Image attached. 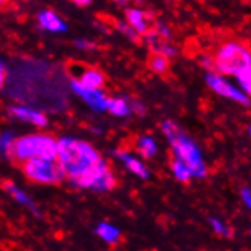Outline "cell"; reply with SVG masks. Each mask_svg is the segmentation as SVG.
Wrapping results in <instances>:
<instances>
[{"label": "cell", "mask_w": 251, "mask_h": 251, "mask_svg": "<svg viewBox=\"0 0 251 251\" xmlns=\"http://www.w3.org/2000/svg\"><path fill=\"white\" fill-rule=\"evenodd\" d=\"M100 161L102 158L99 152L92 145L72 139L58 140V163L64 172V176L72 181L98 166Z\"/></svg>", "instance_id": "6da1fadb"}, {"label": "cell", "mask_w": 251, "mask_h": 251, "mask_svg": "<svg viewBox=\"0 0 251 251\" xmlns=\"http://www.w3.org/2000/svg\"><path fill=\"white\" fill-rule=\"evenodd\" d=\"M31 158L58 161V140L49 134H29L14 140L11 160L17 166Z\"/></svg>", "instance_id": "7a4b0ae2"}, {"label": "cell", "mask_w": 251, "mask_h": 251, "mask_svg": "<svg viewBox=\"0 0 251 251\" xmlns=\"http://www.w3.org/2000/svg\"><path fill=\"white\" fill-rule=\"evenodd\" d=\"M161 129H163V132L172 145L174 157L176 160H180L181 163L190 171L192 175L205 176V166H204V161L201 158V154H200V150L197 148V145L171 121H166L161 124Z\"/></svg>", "instance_id": "3957f363"}, {"label": "cell", "mask_w": 251, "mask_h": 251, "mask_svg": "<svg viewBox=\"0 0 251 251\" xmlns=\"http://www.w3.org/2000/svg\"><path fill=\"white\" fill-rule=\"evenodd\" d=\"M213 69L218 70L221 75H236L238 70L244 66L251 64V56L248 46H244L241 43H226L221 48L213 60Z\"/></svg>", "instance_id": "277c9868"}, {"label": "cell", "mask_w": 251, "mask_h": 251, "mask_svg": "<svg viewBox=\"0 0 251 251\" xmlns=\"http://www.w3.org/2000/svg\"><path fill=\"white\" fill-rule=\"evenodd\" d=\"M22 169L29 180L40 184H58L64 178V172L58 161L31 158L25 161Z\"/></svg>", "instance_id": "5b68a950"}, {"label": "cell", "mask_w": 251, "mask_h": 251, "mask_svg": "<svg viewBox=\"0 0 251 251\" xmlns=\"http://www.w3.org/2000/svg\"><path fill=\"white\" fill-rule=\"evenodd\" d=\"M73 183L79 187H92L96 190H113L117 186L116 176L113 175L104 160L98 166L79 175L78 178L73 180Z\"/></svg>", "instance_id": "8992f818"}, {"label": "cell", "mask_w": 251, "mask_h": 251, "mask_svg": "<svg viewBox=\"0 0 251 251\" xmlns=\"http://www.w3.org/2000/svg\"><path fill=\"white\" fill-rule=\"evenodd\" d=\"M67 73L72 76L73 82H76L87 90H99L105 84V75L96 67H92L84 63L73 61L67 64Z\"/></svg>", "instance_id": "52a82bcc"}, {"label": "cell", "mask_w": 251, "mask_h": 251, "mask_svg": "<svg viewBox=\"0 0 251 251\" xmlns=\"http://www.w3.org/2000/svg\"><path fill=\"white\" fill-rule=\"evenodd\" d=\"M207 84L213 88L218 95L226 96L228 99H233L236 102H241V104H244V105H250L248 96L244 95L242 92H239L238 88L233 87L231 84H228L224 78H221L219 75H215V73L207 75Z\"/></svg>", "instance_id": "ba28073f"}, {"label": "cell", "mask_w": 251, "mask_h": 251, "mask_svg": "<svg viewBox=\"0 0 251 251\" xmlns=\"http://www.w3.org/2000/svg\"><path fill=\"white\" fill-rule=\"evenodd\" d=\"M72 88H73V92H75L81 99H84L93 110H96V111L107 110V98L99 90H87V88H82L76 82H72Z\"/></svg>", "instance_id": "9c48e42d"}, {"label": "cell", "mask_w": 251, "mask_h": 251, "mask_svg": "<svg viewBox=\"0 0 251 251\" xmlns=\"http://www.w3.org/2000/svg\"><path fill=\"white\" fill-rule=\"evenodd\" d=\"M9 111H11V114L19 117V119L31 122V124L37 125V126H46L48 125L46 116L41 114V113H37L34 110H29V108H25V107H11Z\"/></svg>", "instance_id": "30bf717a"}, {"label": "cell", "mask_w": 251, "mask_h": 251, "mask_svg": "<svg viewBox=\"0 0 251 251\" xmlns=\"http://www.w3.org/2000/svg\"><path fill=\"white\" fill-rule=\"evenodd\" d=\"M38 20H40V25L44 29H48V31H52V32H60V31H66V29H67L66 23L52 11L40 12L38 14Z\"/></svg>", "instance_id": "8fae6325"}, {"label": "cell", "mask_w": 251, "mask_h": 251, "mask_svg": "<svg viewBox=\"0 0 251 251\" xmlns=\"http://www.w3.org/2000/svg\"><path fill=\"white\" fill-rule=\"evenodd\" d=\"M146 64L150 67V70H152L154 73H157V75H165V73L169 72L171 61H169V56L152 50L150 53V56H148Z\"/></svg>", "instance_id": "7c38bea8"}, {"label": "cell", "mask_w": 251, "mask_h": 251, "mask_svg": "<svg viewBox=\"0 0 251 251\" xmlns=\"http://www.w3.org/2000/svg\"><path fill=\"white\" fill-rule=\"evenodd\" d=\"M0 184H2V187L8 192V194L11 195V197H14V198H16L19 202H22V204H25V205H27V207L29 209H31L35 215H38V210H37V207H35V205L32 204V201H31V198H29L26 194H23V192L16 186V184H14L12 181H9V180H5V181H2V183H0Z\"/></svg>", "instance_id": "4fadbf2b"}, {"label": "cell", "mask_w": 251, "mask_h": 251, "mask_svg": "<svg viewBox=\"0 0 251 251\" xmlns=\"http://www.w3.org/2000/svg\"><path fill=\"white\" fill-rule=\"evenodd\" d=\"M117 155H119V157L125 161V165L128 166V169H129L131 172H134L136 175H139L140 178H148V176H150V172H148V169L140 163L139 160H136V158H132V157L126 155L125 152H119Z\"/></svg>", "instance_id": "5bb4252c"}, {"label": "cell", "mask_w": 251, "mask_h": 251, "mask_svg": "<svg viewBox=\"0 0 251 251\" xmlns=\"http://www.w3.org/2000/svg\"><path fill=\"white\" fill-rule=\"evenodd\" d=\"M107 110L114 116H128L131 113L129 105L124 99H107Z\"/></svg>", "instance_id": "9a60e30c"}, {"label": "cell", "mask_w": 251, "mask_h": 251, "mask_svg": "<svg viewBox=\"0 0 251 251\" xmlns=\"http://www.w3.org/2000/svg\"><path fill=\"white\" fill-rule=\"evenodd\" d=\"M96 233L107 242H116L117 239H119V236H121L119 230H117L116 227H113V226H110V224H105V223H102L96 228Z\"/></svg>", "instance_id": "2e32d148"}, {"label": "cell", "mask_w": 251, "mask_h": 251, "mask_svg": "<svg viewBox=\"0 0 251 251\" xmlns=\"http://www.w3.org/2000/svg\"><path fill=\"white\" fill-rule=\"evenodd\" d=\"M137 150H139V152H140L143 157L150 158V157H152V155L157 152V145H155V142H154L152 139H150V137H142V139L139 140Z\"/></svg>", "instance_id": "e0dca14e"}, {"label": "cell", "mask_w": 251, "mask_h": 251, "mask_svg": "<svg viewBox=\"0 0 251 251\" xmlns=\"http://www.w3.org/2000/svg\"><path fill=\"white\" fill-rule=\"evenodd\" d=\"M236 78H238V81L241 82L242 88L245 90V95H250V92H251V64L244 66L241 70H238Z\"/></svg>", "instance_id": "ac0fdd59"}, {"label": "cell", "mask_w": 251, "mask_h": 251, "mask_svg": "<svg viewBox=\"0 0 251 251\" xmlns=\"http://www.w3.org/2000/svg\"><path fill=\"white\" fill-rule=\"evenodd\" d=\"M171 166H172V171H174L175 176H176V178H178L180 181H189V180H190V176H192L190 171L181 163L180 160H176L175 157H172Z\"/></svg>", "instance_id": "d6986e66"}, {"label": "cell", "mask_w": 251, "mask_h": 251, "mask_svg": "<svg viewBox=\"0 0 251 251\" xmlns=\"http://www.w3.org/2000/svg\"><path fill=\"white\" fill-rule=\"evenodd\" d=\"M12 145H14V137L9 134V132H5L3 136H0V151L9 158H11V152H12Z\"/></svg>", "instance_id": "ffe728a7"}, {"label": "cell", "mask_w": 251, "mask_h": 251, "mask_svg": "<svg viewBox=\"0 0 251 251\" xmlns=\"http://www.w3.org/2000/svg\"><path fill=\"white\" fill-rule=\"evenodd\" d=\"M210 224H212V227H213V230L218 233V234H221V236H233V230H228L227 227H224V224L223 223H219L218 219H210Z\"/></svg>", "instance_id": "44dd1931"}, {"label": "cell", "mask_w": 251, "mask_h": 251, "mask_svg": "<svg viewBox=\"0 0 251 251\" xmlns=\"http://www.w3.org/2000/svg\"><path fill=\"white\" fill-rule=\"evenodd\" d=\"M242 198H244V202L248 205V207H250V205H251V197H250V189H244L242 190Z\"/></svg>", "instance_id": "7402d4cb"}, {"label": "cell", "mask_w": 251, "mask_h": 251, "mask_svg": "<svg viewBox=\"0 0 251 251\" xmlns=\"http://www.w3.org/2000/svg\"><path fill=\"white\" fill-rule=\"evenodd\" d=\"M76 44H78L79 48H82V49H93V48H95V44L88 43V41H82V40H78Z\"/></svg>", "instance_id": "603a6c76"}, {"label": "cell", "mask_w": 251, "mask_h": 251, "mask_svg": "<svg viewBox=\"0 0 251 251\" xmlns=\"http://www.w3.org/2000/svg\"><path fill=\"white\" fill-rule=\"evenodd\" d=\"M5 78H6V70H5L3 64L0 63V87H3V84H5Z\"/></svg>", "instance_id": "cb8c5ba5"}, {"label": "cell", "mask_w": 251, "mask_h": 251, "mask_svg": "<svg viewBox=\"0 0 251 251\" xmlns=\"http://www.w3.org/2000/svg\"><path fill=\"white\" fill-rule=\"evenodd\" d=\"M132 110H134L136 113H139L140 116H142V114L145 113V110H143V108H142V107H140L139 104H137V105H132Z\"/></svg>", "instance_id": "d4e9b609"}, {"label": "cell", "mask_w": 251, "mask_h": 251, "mask_svg": "<svg viewBox=\"0 0 251 251\" xmlns=\"http://www.w3.org/2000/svg\"><path fill=\"white\" fill-rule=\"evenodd\" d=\"M75 5H78V6H87V5H90V2H88V0H85V2H75Z\"/></svg>", "instance_id": "484cf974"}]
</instances>
